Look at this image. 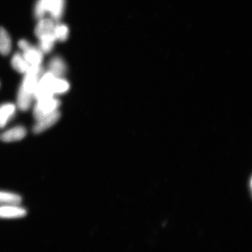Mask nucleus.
Segmentation results:
<instances>
[{
    "mask_svg": "<svg viewBox=\"0 0 252 252\" xmlns=\"http://www.w3.org/2000/svg\"><path fill=\"white\" fill-rule=\"evenodd\" d=\"M56 77L49 71L44 73L40 78L38 84L34 90L33 99L37 100L50 98L54 96L52 90V85Z\"/></svg>",
    "mask_w": 252,
    "mask_h": 252,
    "instance_id": "1",
    "label": "nucleus"
},
{
    "mask_svg": "<svg viewBox=\"0 0 252 252\" xmlns=\"http://www.w3.org/2000/svg\"><path fill=\"white\" fill-rule=\"evenodd\" d=\"M61 105V102L53 97L37 100L33 109V114L34 119L36 121H38L46 116L52 114V113L58 110Z\"/></svg>",
    "mask_w": 252,
    "mask_h": 252,
    "instance_id": "2",
    "label": "nucleus"
},
{
    "mask_svg": "<svg viewBox=\"0 0 252 252\" xmlns=\"http://www.w3.org/2000/svg\"><path fill=\"white\" fill-rule=\"evenodd\" d=\"M27 214V210L19 205L0 206V219H20L23 218Z\"/></svg>",
    "mask_w": 252,
    "mask_h": 252,
    "instance_id": "3",
    "label": "nucleus"
},
{
    "mask_svg": "<svg viewBox=\"0 0 252 252\" xmlns=\"http://www.w3.org/2000/svg\"><path fill=\"white\" fill-rule=\"evenodd\" d=\"M61 114L58 110L53 112L52 114L37 121L36 124L34 126L33 131L35 134L42 133L55 125L61 118Z\"/></svg>",
    "mask_w": 252,
    "mask_h": 252,
    "instance_id": "4",
    "label": "nucleus"
},
{
    "mask_svg": "<svg viewBox=\"0 0 252 252\" xmlns=\"http://www.w3.org/2000/svg\"><path fill=\"white\" fill-rule=\"evenodd\" d=\"M24 58L30 65H40L43 60V53L38 47L31 45L23 51Z\"/></svg>",
    "mask_w": 252,
    "mask_h": 252,
    "instance_id": "5",
    "label": "nucleus"
},
{
    "mask_svg": "<svg viewBox=\"0 0 252 252\" xmlns=\"http://www.w3.org/2000/svg\"><path fill=\"white\" fill-rule=\"evenodd\" d=\"M48 67L49 71L57 78H62L67 70V65L64 60L58 56L50 60Z\"/></svg>",
    "mask_w": 252,
    "mask_h": 252,
    "instance_id": "6",
    "label": "nucleus"
},
{
    "mask_svg": "<svg viewBox=\"0 0 252 252\" xmlns=\"http://www.w3.org/2000/svg\"><path fill=\"white\" fill-rule=\"evenodd\" d=\"M27 133L26 128L24 127L17 126V127L12 128L4 132L1 135V138L3 141L7 142V143L20 141L26 136Z\"/></svg>",
    "mask_w": 252,
    "mask_h": 252,
    "instance_id": "7",
    "label": "nucleus"
},
{
    "mask_svg": "<svg viewBox=\"0 0 252 252\" xmlns=\"http://www.w3.org/2000/svg\"><path fill=\"white\" fill-rule=\"evenodd\" d=\"M55 25V22L52 19L41 18L34 29V34L39 38L45 34L52 33Z\"/></svg>",
    "mask_w": 252,
    "mask_h": 252,
    "instance_id": "8",
    "label": "nucleus"
},
{
    "mask_svg": "<svg viewBox=\"0 0 252 252\" xmlns=\"http://www.w3.org/2000/svg\"><path fill=\"white\" fill-rule=\"evenodd\" d=\"M65 0H51L47 12L50 15L52 20L58 22L62 17L64 11Z\"/></svg>",
    "mask_w": 252,
    "mask_h": 252,
    "instance_id": "9",
    "label": "nucleus"
},
{
    "mask_svg": "<svg viewBox=\"0 0 252 252\" xmlns=\"http://www.w3.org/2000/svg\"><path fill=\"white\" fill-rule=\"evenodd\" d=\"M16 106L13 103H8L0 106V128H4L13 117Z\"/></svg>",
    "mask_w": 252,
    "mask_h": 252,
    "instance_id": "10",
    "label": "nucleus"
},
{
    "mask_svg": "<svg viewBox=\"0 0 252 252\" xmlns=\"http://www.w3.org/2000/svg\"><path fill=\"white\" fill-rule=\"evenodd\" d=\"M33 99V94L28 93L20 87L17 96V105L19 109L23 111H27L30 109Z\"/></svg>",
    "mask_w": 252,
    "mask_h": 252,
    "instance_id": "11",
    "label": "nucleus"
},
{
    "mask_svg": "<svg viewBox=\"0 0 252 252\" xmlns=\"http://www.w3.org/2000/svg\"><path fill=\"white\" fill-rule=\"evenodd\" d=\"M38 48L43 54H47L52 51L55 46L56 39L53 33L45 34L39 37Z\"/></svg>",
    "mask_w": 252,
    "mask_h": 252,
    "instance_id": "12",
    "label": "nucleus"
},
{
    "mask_svg": "<svg viewBox=\"0 0 252 252\" xmlns=\"http://www.w3.org/2000/svg\"><path fill=\"white\" fill-rule=\"evenodd\" d=\"M11 39L7 31L0 27V54L7 56L11 50Z\"/></svg>",
    "mask_w": 252,
    "mask_h": 252,
    "instance_id": "13",
    "label": "nucleus"
},
{
    "mask_svg": "<svg viewBox=\"0 0 252 252\" xmlns=\"http://www.w3.org/2000/svg\"><path fill=\"white\" fill-rule=\"evenodd\" d=\"M22 198L20 195L12 192L0 190V206L20 205Z\"/></svg>",
    "mask_w": 252,
    "mask_h": 252,
    "instance_id": "14",
    "label": "nucleus"
},
{
    "mask_svg": "<svg viewBox=\"0 0 252 252\" xmlns=\"http://www.w3.org/2000/svg\"><path fill=\"white\" fill-rule=\"evenodd\" d=\"M11 65L15 70L23 74L27 72L30 66L29 63L25 61L23 55L20 53H16L12 57Z\"/></svg>",
    "mask_w": 252,
    "mask_h": 252,
    "instance_id": "15",
    "label": "nucleus"
},
{
    "mask_svg": "<svg viewBox=\"0 0 252 252\" xmlns=\"http://www.w3.org/2000/svg\"><path fill=\"white\" fill-rule=\"evenodd\" d=\"M70 84L62 78L55 77L52 85L53 94H63L67 93L70 90Z\"/></svg>",
    "mask_w": 252,
    "mask_h": 252,
    "instance_id": "16",
    "label": "nucleus"
},
{
    "mask_svg": "<svg viewBox=\"0 0 252 252\" xmlns=\"http://www.w3.org/2000/svg\"><path fill=\"white\" fill-rule=\"evenodd\" d=\"M56 40L64 42L68 39L69 29L67 25L64 24H56L53 32Z\"/></svg>",
    "mask_w": 252,
    "mask_h": 252,
    "instance_id": "17",
    "label": "nucleus"
},
{
    "mask_svg": "<svg viewBox=\"0 0 252 252\" xmlns=\"http://www.w3.org/2000/svg\"><path fill=\"white\" fill-rule=\"evenodd\" d=\"M51 0H37L35 7H34V15L36 18H42L45 15L50 4Z\"/></svg>",
    "mask_w": 252,
    "mask_h": 252,
    "instance_id": "18",
    "label": "nucleus"
},
{
    "mask_svg": "<svg viewBox=\"0 0 252 252\" xmlns=\"http://www.w3.org/2000/svg\"><path fill=\"white\" fill-rule=\"evenodd\" d=\"M18 45L19 47H20V48L23 50V51H24V50L27 49L28 47L31 45L27 40L25 39H21L19 41Z\"/></svg>",
    "mask_w": 252,
    "mask_h": 252,
    "instance_id": "19",
    "label": "nucleus"
}]
</instances>
